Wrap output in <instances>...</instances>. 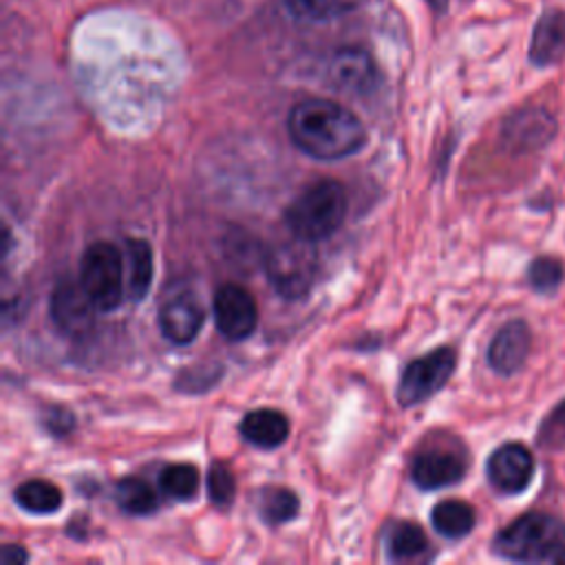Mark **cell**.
<instances>
[{"label":"cell","instance_id":"obj_24","mask_svg":"<svg viewBox=\"0 0 565 565\" xmlns=\"http://www.w3.org/2000/svg\"><path fill=\"white\" fill-rule=\"evenodd\" d=\"M207 494H210V501L218 508H227L234 501L236 479H234V472L230 470V466H225L223 461H216L210 466Z\"/></svg>","mask_w":565,"mask_h":565},{"label":"cell","instance_id":"obj_3","mask_svg":"<svg viewBox=\"0 0 565 565\" xmlns=\"http://www.w3.org/2000/svg\"><path fill=\"white\" fill-rule=\"evenodd\" d=\"M565 547V525L545 512H527L494 536V550L510 561H556Z\"/></svg>","mask_w":565,"mask_h":565},{"label":"cell","instance_id":"obj_19","mask_svg":"<svg viewBox=\"0 0 565 565\" xmlns=\"http://www.w3.org/2000/svg\"><path fill=\"white\" fill-rule=\"evenodd\" d=\"M428 550L424 530L415 523H397L391 527L386 539V554L391 561H413Z\"/></svg>","mask_w":565,"mask_h":565},{"label":"cell","instance_id":"obj_10","mask_svg":"<svg viewBox=\"0 0 565 565\" xmlns=\"http://www.w3.org/2000/svg\"><path fill=\"white\" fill-rule=\"evenodd\" d=\"M466 457L450 448H426L411 463V479L422 490H439L461 481L466 475Z\"/></svg>","mask_w":565,"mask_h":565},{"label":"cell","instance_id":"obj_18","mask_svg":"<svg viewBox=\"0 0 565 565\" xmlns=\"http://www.w3.org/2000/svg\"><path fill=\"white\" fill-rule=\"evenodd\" d=\"M15 503L31 514H51L62 505V492L57 486L44 479H31L15 488Z\"/></svg>","mask_w":565,"mask_h":565},{"label":"cell","instance_id":"obj_15","mask_svg":"<svg viewBox=\"0 0 565 565\" xmlns=\"http://www.w3.org/2000/svg\"><path fill=\"white\" fill-rule=\"evenodd\" d=\"M241 437L256 448H278L289 435V422L280 411L256 408L247 413L238 426Z\"/></svg>","mask_w":565,"mask_h":565},{"label":"cell","instance_id":"obj_2","mask_svg":"<svg viewBox=\"0 0 565 565\" xmlns=\"http://www.w3.org/2000/svg\"><path fill=\"white\" fill-rule=\"evenodd\" d=\"M349 201L338 181L322 179L305 188L287 207L285 223L291 234L307 243L333 236L347 218Z\"/></svg>","mask_w":565,"mask_h":565},{"label":"cell","instance_id":"obj_25","mask_svg":"<svg viewBox=\"0 0 565 565\" xmlns=\"http://www.w3.org/2000/svg\"><path fill=\"white\" fill-rule=\"evenodd\" d=\"M527 278L536 291L552 294L563 280V265H561V260H556L552 256H541V258L532 260V265L527 269Z\"/></svg>","mask_w":565,"mask_h":565},{"label":"cell","instance_id":"obj_17","mask_svg":"<svg viewBox=\"0 0 565 565\" xmlns=\"http://www.w3.org/2000/svg\"><path fill=\"white\" fill-rule=\"evenodd\" d=\"M433 527L446 539H461L475 525V510L466 501L446 499L437 503L430 512Z\"/></svg>","mask_w":565,"mask_h":565},{"label":"cell","instance_id":"obj_29","mask_svg":"<svg viewBox=\"0 0 565 565\" xmlns=\"http://www.w3.org/2000/svg\"><path fill=\"white\" fill-rule=\"evenodd\" d=\"M435 11H444L448 7V0H426Z\"/></svg>","mask_w":565,"mask_h":565},{"label":"cell","instance_id":"obj_21","mask_svg":"<svg viewBox=\"0 0 565 565\" xmlns=\"http://www.w3.org/2000/svg\"><path fill=\"white\" fill-rule=\"evenodd\" d=\"M115 501L128 514H150L157 508L154 490L137 477H126L117 481Z\"/></svg>","mask_w":565,"mask_h":565},{"label":"cell","instance_id":"obj_12","mask_svg":"<svg viewBox=\"0 0 565 565\" xmlns=\"http://www.w3.org/2000/svg\"><path fill=\"white\" fill-rule=\"evenodd\" d=\"M530 329L523 320L505 322L488 347V364L501 375L516 373L530 353Z\"/></svg>","mask_w":565,"mask_h":565},{"label":"cell","instance_id":"obj_26","mask_svg":"<svg viewBox=\"0 0 565 565\" xmlns=\"http://www.w3.org/2000/svg\"><path fill=\"white\" fill-rule=\"evenodd\" d=\"M539 439L543 446H563L565 444V402H561L543 422Z\"/></svg>","mask_w":565,"mask_h":565},{"label":"cell","instance_id":"obj_27","mask_svg":"<svg viewBox=\"0 0 565 565\" xmlns=\"http://www.w3.org/2000/svg\"><path fill=\"white\" fill-rule=\"evenodd\" d=\"M46 428L53 433V435H64L73 428V415L62 411V408H53L49 419H46Z\"/></svg>","mask_w":565,"mask_h":565},{"label":"cell","instance_id":"obj_5","mask_svg":"<svg viewBox=\"0 0 565 565\" xmlns=\"http://www.w3.org/2000/svg\"><path fill=\"white\" fill-rule=\"evenodd\" d=\"M265 274L278 296L300 300L313 287L318 256L311 249V243L296 238V243L278 245L265 256Z\"/></svg>","mask_w":565,"mask_h":565},{"label":"cell","instance_id":"obj_28","mask_svg":"<svg viewBox=\"0 0 565 565\" xmlns=\"http://www.w3.org/2000/svg\"><path fill=\"white\" fill-rule=\"evenodd\" d=\"M29 558V554L24 552V547L20 545H4L0 552V561L4 565H13V563H24Z\"/></svg>","mask_w":565,"mask_h":565},{"label":"cell","instance_id":"obj_7","mask_svg":"<svg viewBox=\"0 0 565 565\" xmlns=\"http://www.w3.org/2000/svg\"><path fill=\"white\" fill-rule=\"evenodd\" d=\"M51 320L66 338H84L95 327V313L99 311L82 282L62 280L51 294L49 302Z\"/></svg>","mask_w":565,"mask_h":565},{"label":"cell","instance_id":"obj_16","mask_svg":"<svg viewBox=\"0 0 565 565\" xmlns=\"http://www.w3.org/2000/svg\"><path fill=\"white\" fill-rule=\"evenodd\" d=\"M126 263H128V278H126V294L130 300H141L150 291L152 285V249L141 238L126 241Z\"/></svg>","mask_w":565,"mask_h":565},{"label":"cell","instance_id":"obj_8","mask_svg":"<svg viewBox=\"0 0 565 565\" xmlns=\"http://www.w3.org/2000/svg\"><path fill=\"white\" fill-rule=\"evenodd\" d=\"M214 322L223 338L232 342L247 340L258 324V307L254 296L234 282L221 285L212 300Z\"/></svg>","mask_w":565,"mask_h":565},{"label":"cell","instance_id":"obj_4","mask_svg":"<svg viewBox=\"0 0 565 565\" xmlns=\"http://www.w3.org/2000/svg\"><path fill=\"white\" fill-rule=\"evenodd\" d=\"M79 282L99 311L117 309L126 294L121 252L104 241L88 245L79 263Z\"/></svg>","mask_w":565,"mask_h":565},{"label":"cell","instance_id":"obj_22","mask_svg":"<svg viewBox=\"0 0 565 565\" xmlns=\"http://www.w3.org/2000/svg\"><path fill=\"white\" fill-rule=\"evenodd\" d=\"M159 486L170 499L190 501L199 490V470L190 463H170L161 470Z\"/></svg>","mask_w":565,"mask_h":565},{"label":"cell","instance_id":"obj_6","mask_svg":"<svg viewBox=\"0 0 565 565\" xmlns=\"http://www.w3.org/2000/svg\"><path fill=\"white\" fill-rule=\"evenodd\" d=\"M457 355L450 347L430 351L406 364L397 384V402L402 406H415L435 395L452 375Z\"/></svg>","mask_w":565,"mask_h":565},{"label":"cell","instance_id":"obj_1","mask_svg":"<svg viewBox=\"0 0 565 565\" xmlns=\"http://www.w3.org/2000/svg\"><path fill=\"white\" fill-rule=\"evenodd\" d=\"M287 132L300 152L320 161L351 157L366 143V128L358 115L320 97L302 99L289 110Z\"/></svg>","mask_w":565,"mask_h":565},{"label":"cell","instance_id":"obj_23","mask_svg":"<svg viewBox=\"0 0 565 565\" xmlns=\"http://www.w3.org/2000/svg\"><path fill=\"white\" fill-rule=\"evenodd\" d=\"M300 501L287 488H267L260 497V514L269 525H280L298 514Z\"/></svg>","mask_w":565,"mask_h":565},{"label":"cell","instance_id":"obj_13","mask_svg":"<svg viewBox=\"0 0 565 565\" xmlns=\"http://www.w3.org/2000/svg\"><path fill=\"white\" fill-rule=\"evenodd\" d=\"M329 79L340 90L369 93L377 79V71L364 49L342 46L329 62Z\"/></svg>","mask_w":565,"mask_h":565},{"label":"cell","instance_id":"obj_14","mask_svg":"<svg viewBox=\"0 0 565 565\" xmlns=\"http://www.w3.org/2000/svg\"><path fill=\"white\" fill-rule=\"evenodd\" d=\"M565 55V11H545L532 33L530 60L536 66H550Z\"/></svg>","mask_w":565,"mask_h":565},{"label":"cell","instance_id":"obj_11","mask_svg":"<svg viewBox=\"0 0 565 565\" xmlns=\"http://www.w3.org/2000/svg\"><path fill=\"white\" fill-rule=\"evenodd\" d=\"M203 320V307L192 294H179L159 309V329L172 344H190L199 335Z\"/></svg>","mask_w":565,"mask_h":565},{"label":"cell","instance_id":"obj_20","mask_svg":"<svg viewBox=\"0 0 565 565\" xmlns=\"http://www.w3.org/2000/svg\"><path fill=\"white\" fill-rule=\"evenodd\" d=\"M362 0H285L291 18L300 22H324L351 13Z\"/></svg>","mask_w":565,"mask_h":565},{"label":"cell","instance_id":"obj_9","mask_svg":"<svg viewBox=\"0 0 565 565\" xmlns=\"http://www.w3.org/2000/svg\"><path fill=\"white\" fill-rule=\"evenodd\" d=\"M534 475L532 452L516 441L499 446L488 459V479L503 494L523 492Z\"/></svg>","mask_w":565,"mask_h":565}]
</instances>
